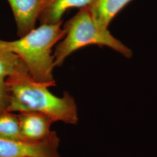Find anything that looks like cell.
I'll return each instance as SVG.
<instances>
[{"mask_svg": "<svg viewBox=\"0 0 157 157\" xmlns=\"http://www.w3.org/2000/svg\"><path fill=\"white\" fill-rule=\"evenodd\" d=\"M10 102L7 112H34L51 119L54 122L76 124L78 107L74 98L65 92L62 97L53 94L50 86L36 82L26 65L6 80Z\"/></svg>", "mask_w": 157, "mask_h": 157, "instance_id": "obj_1", "label": "cell"}, {"mask_svg": "<svg viewBox=\"0 0 157 157\" xmlns=\"http://www.w3.org/2000/svg\"><path fill=\"white\" fill-rule=\"evenodd\" d=\"M62 23L61 21L56 24H41L19 40L4 41L5 50L13 52L21 58L32 78L50 87L56 85L52 49L65 35Z\"/></svg>", "mask_w": 157, "mask_h": 157, "instance_id": "obj_2", "label": "cell"}, {"mask_svg": "<svg viewBox=\"0 0 157 157\" xmlns=\"http://www.w3.org/2000/svg\"><path fill=\"white\" fill-rule=\"evenodd\" d=\"M63 40L56 47L54 58L55 67L61 66L65 59L75 51L90 45L108 47L124 56L130 58L132 51L116 39L108 30L98 27L91 16L87 6L67 21L64 26Z\"/></svg>", "mask_w": 157, "mask_h": 157, "instance_id": "obj_3", "label": "cell"}, {"mask_svg": "<svg viewBox=\"0 0 157 157\" xmlns=\"http://www.w3.org/2000/svg\"><path fill=\"white\" fill-rule=\"evenodd\" d=\"M59 142L54 131L47 138L38 141L0 138V157H61L58 152Z\"/></svg>", "mask_w": 157, "mask_h": 157, "instance_id": "obj_4", "label": "cell"}, {"mask_svg": "<svg viewBox=\"0 0 157 157\" xmlns=\"http://www.w3.org/2000/svg\"><path fill=\"white\" fill-rule=\"evenodd\" d=\"M17 24V33L22 37L35 28L44 4L41 0H8Z\"/></svg>", "mask_w": 157, "mask_h": 157, "instance_id": "obj_5", "label": "cell"}, {"mask_svg": "<svg viewBox=\"0 0 157 157\" xmlns=\"http://www.w3.org/2000/svg\"><path fill=\"white\" fill-rule=\"evenodd\" d=\"M23 140L38 141L51 134V126L54 121L46 115L34 112L18 113Z\"/></svg>", "mask_w": 157, "mask_h": 157, "instance_id": "obj_6", "label": "cell"}, {"mask_svg": "<svg viewBox=\"0 0 157 157\" xmlns=\"http://www.w3.org/2000/svg\"><path fill=\"white\" fill-rule=\"evenodd\" d=\"M133 0H92L88 8L95 24L102 30H108L113 19Z\"/></svg>", "mask_w": 157, "mask_h": 157, "instance_id": "obj_7", "label": "cell"}, {"mask_svg": "<svg viewBox=\"0 0 157 157\" xmlns=\"http://www.w3.org/2000/svg\"><path fill=\"white\" fill-rule=\"evenodd\" d=\"M92 0H48L43 6L39 19L41 24H56L62 21L67 10L82 8L90 5Z\"/></svg>", "mask_w": 157, "mask_h": 157, "instance_id": "obj_8", "label": "cell"}, {"mask_svg": "<svg viewBox=\"0 0 157 157\" xmlns=\"http://www.w3.org/2000/svg\"><path fill=\"white\" fill-rule=\"evenodd\" d=\"M0 138L23 140L18 114L10 112L0 113Z\"/></svg>", "mask_w": 157, "mask_h": 157, "instance_id": "obj_9", "label": "cell"}, {"mask_svg": "<svg viewBox=\"0 0 157 157\" xmlns=\"http://www.w3.org/2000/svg\"><path fill=\"white\" fill-rule=\"evenodd\" d=\"M25 65L15 53L7 50L0 51V80L13 75Z\"/></svg>", "mask_w": 157, "mask_h": 157, "instance_id": "obj_10", "label": "cell"}, {"mask_svg": "<svg viewBox=\"0 0 157 157\" xmlns=\"http://www.w3.org/2000/svg\"><path fill=\"white\" fill-rule=\"evenodd\" d=\"M10 97L6 80H0V113L7 112Z\"/></svg>", "mask_w": 157, "mask_h": 157, "instance_id": "obj_11", "label": "cell"}, {"mask_svg": "<svg viewBox=\"0 0 157 157\" xmlns=\"http://www.w3.org/2000/svg\"><path fill=\"white\" fill-rule=\"evenodd\" d=\"M4 41H5L0 40V51L5 50V49H4Z\"/></svg>", "mask_w": 157, "mask_h": 157, "instance_id": "obj_12", "label": "cell"}, {"mask_svg": "<svg viewBox=\"0 0 157 157\" xmlns=\"http://www.w3.org/2000/svg\"><path fill=\"white\" fill-rule=\"evenodd\" d=\"M48 0H41V1H42V2L43 3V4H44V6L45 5V3H47V2L48 1Z\"/></svg>", "mask_w": 157, "mask_h": 157, "instance_id": "obj_13", "label": "cell"}]
</instances>
